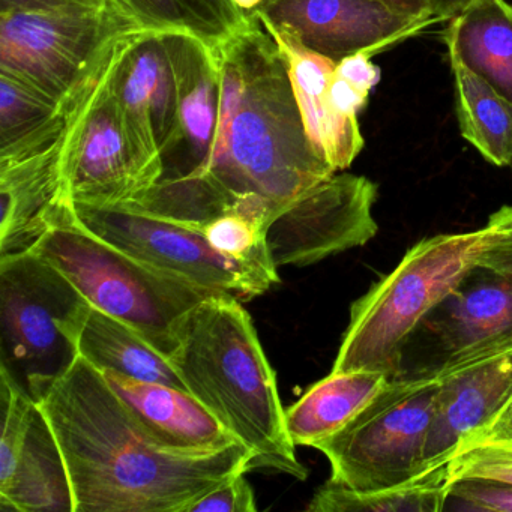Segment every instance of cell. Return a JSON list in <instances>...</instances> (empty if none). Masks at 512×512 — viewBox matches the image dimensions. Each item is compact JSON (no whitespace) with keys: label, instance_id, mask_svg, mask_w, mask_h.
<instances>
[{"label":"cell","instance_id":"1","mask_svg":"<svg viewBox=\"0 0 512 512\" xmlns=\"http://www.w3.org/2000/svg\"><path fill=\"white\" fill-rule=\"evenodd\" d=\"M26 389L64 455L74 512H187L203 494L250 470L253 455L242 443L182 454L152 442L82 356Z\"/></svg>","mask_w":512,"mask_h":512},{"label":"cell","instance_id":"2","mask_svg":"<svg viewBox=\"0 0 512 512\" xmlns=\"http://www.w3.org/2000/svg\"><path fill=\"white\" fill-rule=\"evenodd\" d=\"M217 67V124L202 172L239 203L268 209L274 220L335 172L311 146L286 65L256 14L211 49Z\"/></svg>","mask_w":512,"mask_h":512},{"label":"cell","instance_id":"3","mask_svg":"<svg viewBox=\"0 0 512 512\" xmlns=\"http://www.w3.org/2000/svg\"><path fill=\"white\" fill-rule=\"evenodd\" d=\"M241 299L220 293L182 320L175 370L212 415L253 455L250 470L271 469L307 478L286 427L277 377Z\"/></svg>","mask_w":512,"mask_h":512},{"label":"cell","instance_id":"4","mask_svg":"<svg viewBox=\"0 0 512 512\" xmlns=\"http://www.w3.org/2000/svg\"><path fill=\"white\" fill-rule=\"evenodd\" d=\"M484 227L421 239L397 268L353 302L332 371H386L392 377L413 332L478 266Z\"/></svg>","mask_w":512,"mask_h":512},{"label":"cell","instance_id":"5","mask_svg":"<svg viewBox=\"0 0 512 512\" xmlns=\"http://www.w3.org/2000/svg\"><path fill=\"white\" fill-rule=\"evenodd\" d=\"M31 253L58 269L92 307L136 329L167 358L178 347L185 316L209 296L220 295L152 268L79 226L70 200Z\"/></svg>","mask_w":512,"mask_h":512},{"label":"cell","instance_id":"6","mask_svg":"<svg viewBox=\"0 0 512 512\" xmlns=\"http://www.w3.org/2000/svg\"><path fill=\"white\" fill-rule=\"evenodd\" d=\"M451 364L412 377H391L382 392L338 433L316 446L331 481L358 491L385 490L422 475V455L437 395Z\"/></svg>","mask_w":512,"mask_h":512},{"label":"cell","instance_id":"7","mask_svg":"<svg viewBox=\"0 0 512 512\" xmlns=\"http://www.w3.org/2000/svg\"><path fill=\"white\" fill-rule=\"evenodd\" d=\"M145 22L121 0L0 13V73L61 100L122 29Z\"/></svg>","mask_w":512,"mask_h":512},{"label":"cell","instance_id":"8","mask_svg":"<svg viewBox=\"0 0 512 512\" xmlns=\"http://www.w3.org/2000/svg\"><path fill=\"white\" fill-rule=\"evenodd\" d=\"M86 304L76 287L34 253L0 260L2 365L23 386L55 377L77 358L67 331Z\"/></svg>","mask_w":512,"mask_h":512},{"label":"cell","instance_id":"9","mask_svg":"<svg viewBox=\"0 0 512 512\" xmlns=\"http://www.w3.org/2000/svg\"><path fill=\"white\" fill-rule=\"evenodd\" d=\"M70 211L79 226L113 247L196 286L250 301L280 283V277L259 266L224 256L202 233L175 221L122 206L70 202Z\"/></svg>","mask_w":512,"mask_h":512},{"label":"cell","instance_id":"10","mask_svg":"<svg viewBox=\"0 0 512 512\" xmlns=\"http://www.w3.org/2000/svg\"><path fill=\"white\" fill-rule=\"evenodd\" d=\"M377 185L365 176L335 173L272 220L266 244L272 262L308 266L368 244L379 232L373 215Z\"/></svg>","mask_w":512,"mask_h":512},{"label":"cell","instance_id":"11","mask_svg":"<svg viewBox=\"0 0 512 512\" xmlns=\"http://www.w3.org/2000/svg\"><path fill=\"white\" fill-rule=\"evenodd\" d=\"M0 385V509L74 512L64 455L43 410L5 365Z\"/></svg>","mask_w":512,"mask_h":512},{"label":"cell","instance_id":"12","mask_svg":"<svg viewBox=\"0 0 512 512\" xmlns=\"http://www.w3.org/2000/svg\"><path fill=\"white\" fill-rule=\"evenodd\" d=\"M256 11L337 64L377 55L439 23L401 16L376 0H275Z\"/></svg>","mask_w":512,"mask_h":512},{"label":"cell","instance_id":"13","mask_svg":"<svg viewBox=\"0 0 512 512\" xmlns=\"http://www.w3.org/2000/svg\"><path fill=\"white\" fill-rule=\"evenodd\" d=\"M128 140L151 188L164 175L163 152L175 133L178 86L169 31L146 34L115 77Z\"/></svg>","mask_w":512,"mask_h":512},{"label":"cell","instance_id":"14","mask_svg":"<svg viewBox=\"0 0 512 512\" xmlns=\"http://www.w3.org/2000/svg\"><path fill=\"white\" fill-rule=\"evenodd\" d=\"M118 68L89 110L65 164L64 196L70 202L122 206L151 190L125 130L115 88Z\"/></svg>","mask_w":512,"mask_h":512},{"label":"cell","instance_id":"15","mask_svg":"<svg viewBox=\"0 0 512 512\" xmlns=\"http://www.w3.org/2000/svg\"><path fill=\"white\" fill-rule=\"evenodd\" d=\"M451 364L437 395L422 473L448 466L458 443L485 424L512 392V340L445 356Z\"/></svg>","mask_w":512,"mask_h":512},{"label":"cell","instance_id":"16","mask_svg":"<svg viewBox=\"0 0 512 512\" xmlns=\"http://www.w3.org/2000/svg\"><path fill=\"white\" fill-rule=\"evenodd\" d=\"M266 29L286 65L296 106L314 151L335 170L352 166L365 146L358 118L341 115L331 98V80L337 62L307 49L292 32L272 23L259 11Z\"/></svg>","mask_w":512,"mask_h":512},{"label":"cell","instance_id":"17","mask_svg":"<svg viewBox=\"0 0 512 512\" xmlns=\"http://www.w3.org/2000/svg\"><path fill=\"white\" fill-rule=\"evenodd\" d=\"M169 44L178 86V118L163 152L161 179L194 178L211 154L220 101L217 67L211 47L196 38L169 32Z\"/></svg>","mask_w":512,"mask_h":512},{"label":"cell","instance_id":"18","mask_svg":"<svg viewBox=\"0 0 512 512\" xmlns=\"http://www.w3.org/2000/svg\"><path fill=\"white\" fill-rule=\"evenodd\" d=\"M146 436L182 454H212L239 443L191 392L101 371Z\"/></svg>","mask_w":512,"mask_h":512},{"label":"cell","instance_id":"19","mask_svg":"<svg viewBox=\"0 0 512 512\" xmlns=\"http://www.w3.org/2000/svg\"><path fill=\"white\" fill-rule=\"evenodd\" d=\"M424 325L446 356L512 340V278L476 266Z\"/></svg>","mask_w":512,"mask_h":512},{"label":"cell","instance_id":"20","mask_svg":"<svg viewBox=\"0 0 512 512\" xmlns=\"http://www.w3.org/2000/svg\"><path fill=\"white\" fill-rule=\"evenodd\" d=\"M77 355L100 371L185 389L184 380L166 355L136 329L86 302L68 326Z\"/></svg>","mask_w":512,"mask_h":512},{"label":"cell","instance_id":"21","mask_svg":"<svg viewBox=\"0 0 512 512\" xmlns=\"http://www.w3.org/2000/svg\"><path fill=\"white\" fill-rule=\"evenodd\" d=\"M449 58L490 83L512 103V4L472 0L442 32Z\"/></svg>","mask_w":512,"mask_h":512},{"label":"cell","instance_id":"22","mask_svg":"<svg viewBox=\"0 0 512 512\" xmlns=\"http://www.w3.org/2000/svg\"><path fill=\"white\" fill-rule=\"evenodd\" d=\"M391 377L380 370L331 371L286 409L290 439L296 446L316 448L362 412Z\"/></svg>","mask_w":512,"mask_h":512},{"label":"cell","instance_id":"23","mask_svg":"<svg viewBox=\"0 0 512 512\" xmlns=\"http://www.w3.org/2000/svg\"><path fill=\"white\" fill-rule=\"evenodd\" d=\"M448 59L454 77L455 109L461 137L488 163L511 167V101L457 59L449 56Z\"/></svg>","mask_w":512,"mask_h":512},{"label":"cell","instance_id":"24","mask_svg":"<svg viewBox=\"0 0 512 512\" xmlns=\"http://www.w3.org/2000/svg\"><path fill=\"white\" fill-rule=\"evenodd\" d=\"M451 497L448 466L385 490L358 491L331 481L317 488L310 512H439Z\"/></svg>","mask_w":512,"mask_h":512},{"label":"cell","instance_id":"25","mask_svg":"<svg viewBox=\"0 0 512 512\" xmlns=\"http://www.w3.org/2000/svg\"><path fill=\"white\" fill-rule=\"evenodd\" d=\"M134 14L163 31L196 38L208 47L244 20L232 0H121Z\"/></svg>","mask_w":512,"mask_h":512},{"label":"cell","instance_id":"26","mask_svg":"<svg viewBox=\"0 0 512 512\" xmlns=\"http://www.w3.org/2000/svg\"><path fill=\"white\" fill-rule=\"evenodd\" d=\"M58 101L16 77L0 73V146L46 121Z\"/></svg>","mask_w":512,"mask_h":512},{"label":"cell","instance_id":"27","mask_svg":"<svg viewBox=\"0 0 512 512\" xmlns=\"http://www.w3.org/2000/svg\"><path fill=\"white\" fill-rule=\"evenodd\" d=\"M449 482L463 479L512 485L511 443H460L448 461Z\"/></svg>","mask_w":512,"mask_h":512},{"label":"cell","instance_id":"28","mask_svg":"<svg viewBox=\"0 0 512 512\" xmlns=\"http://www.w3.org/2000/svg\"><path fill=\"white\" fill-rule=\"evenodd\" d=\"M478 266L512 278V205L488 217Z\"/></svg>","mask_w":512,"mask_h":512},{"label":"cell","instance_id":"29","mask_svg":"<svg viewBox=\"0 0 512 512\" xmlns=\"http://www.w3.org/2000/svg\"><path fill=\"white\" fill-rule=\"evenodd\" d=\"M458 500L472 511L512 512V485L503 482L463 479L452 482L449 500Z\"/></svg>","mask_w":512,"mask_h":512},{"label":"cell","instance_id":"30","mask_svg":"<svg viewBox=\"0 0 512 512\" xmlns=\"http://www.w3.org/2000/svg\"><path fill=\"white\" fill-rule=\"evenodd\" d=\"M245 473L233 476L188 506L187 512H256V497Z\"/></svg>","mask_w":512,"mask_h":512},{"label":"cell","instance_id":"31","mask_svg":"<svg viewBox=\"0 0 512 512\" xmlns=\"http://www.w3.org/2000/svg\"><path fill=\"white\" fill-rule=\"evenodd\" d=\"M476 442L511 443L512 445V392L482 427L467 434L460 443Z\"/></svg>","mask_w":512,"mask_h":512},{"label":"cell","instance_id":"32","mask_svg":"<svg viewBox=\"0 0 512 512\" xmlns=\"http://www.w3.org/2000/svg\"><path fill=\"white\" fill-rule=\"evenodd\" d=\"M383 7L389 8L401 16L413 17V19L442 20L437 16L436 0H376Z\"/></svg>","mask_w":512,"mask_h":512},{"label":"cell","instance_id":"33","mask_svg":"<svg viewBox=\"0 0 512 512\" xmlns=\"http://www.w3.org/2000/svg\"><path fill=\"white\" fill-rule=\"evenodd\" d=\"M272 2H275V0H266L265 5L272 4ZM470 2L472 0H436L437 16L442 22H448L452 17L461 13Z\"/></svg>","mask_w":512,"mask_h":512},{"label":"cell","instance_id":"34","mask_svg":"<svg viewBox=\"0 0 512 512\" xmlns=\"http://www.w3.org/2000/svg\"><path fill=\"white\" fill-rule=\"evenodd\" d=\"M76 0H0V13L23 10V8L46 7V5L65 4Z\"/></svg>","mask_w":512,"mask_h":512},{"label":"cell","instance_id":"35","mask_svg":"<svg viewBox=\"0 0 512 512\" xmlns=\"http://www.w3.org/2000/svg\"><path fill=\"white\" fill-rule=\"evenodd\" d=\"M265 2L266 0H232V4L244 13H254L265 5Z\"/></svg>","mask_w":512,"mask_h":512},{"label":"cell","instance_id":"36","mask_svg":"<svg viewBox=\"0 0 512 512\" xmlns=\"http://www.w3.org/2000/svg\"><path fill=\"white\" fill-rule=\"evenodd\" d=\"M511 169H512V166H511Z\"/></svg>","mask_w":512,"mask_h":512}]
</instances>
